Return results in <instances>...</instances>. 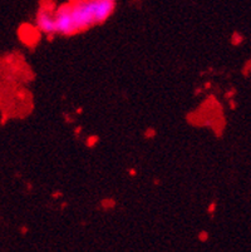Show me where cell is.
<instances>
[{"label": "cell", "mask_w": 251, "mask_h": 252, "mask_svg": "<svg viewBox=\"0 0 251 252\" xmlns=\"http://www.w3.org/2000/svg\"><path fill=\"white\" fill-rule=\"evenodd\" d=\"M116 0H73L55 10L43 8L36 15V28L47 35H75L102 24L113 14Z\"/></svg>", "instance_id": "obj_1"}]
</instances>
